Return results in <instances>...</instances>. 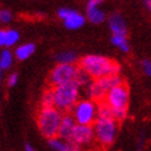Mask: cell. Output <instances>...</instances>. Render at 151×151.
<instances>
[{
	"label": "cell",
	"instance_id": "cell-13",
	"mask_svg": "<svg viewBox=\"0 0 151 151\" xmlns=\"http://www.w3.org/2000/svg\"><path fill=\"white\" fill-rule=\"evenodd\" d=\"M36 50V46L34 43H22V45L17 46L15 50V57L19 61H25L27 60L30 56H32Z\"/></svg>",
	"mask_w": 151,
	"mask_h": 151
},
{
	"label": "cell",
	"instance_id": "cell-1",
	"mask_svg": "<svg viewBox=\"0 0 151 151\" xmlns=\"http://www.w3.org/2000/svg\"><path fill=\"white\" fill-rule=\"evenodd\" d=\"M79 67L92 79L119 76L120 73V65L102 55H86L81 58Z\"/></svg>",
	"mask_w": 151,
	"mask_h": 151
},
{
	"label": "cell",
	"instance_id": "cell-26",
	"mask_svg": "<svg viewBox=\"0 0 151 151\" xmlns=\"http://www.w3.org/2000/svg\"><path fill=\"white\" fill-rule=\"evenodd\" d=\"M17 79H19L17 73H11L9 76V78H8V86L9 87H14L17 83Z\"/></svg>",
	"mask_w": 151,
	"mask_h": 151
},
{
	"label": "cell",
	"instance_id": "cell-25",
	"mask_svg": "<svg viewBox=\"0 0 151 151\" xmlns=\"http://www.w3.org/2000/svg\"><path fill=\"white\" fill-rule=\"evenodd\" d=\"M6 39H8V30H0V47L6 48Z\"/></svg>",
	"mask_w": 151,
	"mask_h": 151
},
{
	"label": "cell",
	"instance_id": "cell-17",
	"mask_svg": "<svg viewBox=\"0 0 151 151\" xmlns=\"http://www.w3.org/2000/svg\"><path fill=\"white\" fill-rule=\"evenodd\" d=\"M111 43L115 47H118L120 51L125 52V53L129 52V50H130L129 42L127 40V36H116V35H113L111 36Z\"/></svg>",
	"mask_w": 151,
	"mask_h": 151
},
{
	"label": "cell",
	"instance_id": "cell-31",
	"mask_svg": "<svg viewBox=\"0 0 151 151\" xmlns=\"http://www.w3.org/2000/svg\"><path fill=\"white\" fill-rule=\"evenodd\" d=\"M1 71H3V70L0 68V82H1Z\"/></svg>",
	"mask_w": 151,
	"mask_h": 151
},
{
	"label": "cell",
	"instance_id": "cell-12",
	"mask_svg": "<svg viewBox=\"0 0 151 151\" xmlns=\"http://www.w3.org/2000/svg\"><path fill=\"white\" fill-rule=\"evenodd\" d=\"M86 20H87V17L84 15H82L81 12L76 10H72L66 20H63V22H65V26L68 30H78L86 24Z\"/></svg>",
	"mask_w": 151,
	"mask_h": 151
},
{
	"label": "cell",
	"instance_id": "cell-18",
	"mask_svg": "<svg viewBox=\"0 0 151 151\" xmlns=\"http://www.w3.org/2000/svg\"><path fill=\"white\" fill-rule=\"evenodd\" d=\"M55 106V96H53V89L50 88L43 92L41 97V108H51Z\"/></svg>",
	"mask_w": 151,
	"mask_h": 151
},
{
	"label": "cell",
	"instance_id": "cell-23",
	"mask_svg": "<svg viewBox=\"0 0 151 151\" xmlns=\"http://www.w3.org/2000/svg\"><path fill=\"white\" fill-rule=\"evenodd\" d=\"M11 19H12V14L9 10H6V9L0 10V22L8 24L11 21Z\"/></svg>",
	"mask_w": 151,
	"mask_h": 151
},
{
	"label": "cell",
	"instance_id": "cell-9",
	"mask_svg": "<svg viewBox=\"0 0 151 151\" xmlns=\"http://www.w3.org/2000/svg\"><path fill=\"white\" fill-rule=\"evenodd\" d=\"M72 140L78 144L87 151H99L97 142H96V135H94L93 125H79L74 128Z\"/></svg>",
	"mask_w": 151,
	"mask_h": 151
},
{
	"label": "cell",
	"instance_id": "cell-3",
	"mask_svg": "<svg viewBox=\"0 0 151 151\" xmlns=\"http://www.w3.org/2000/svg\"><path fill=\"white\" fill-rule=\"evenodd\" d=\"M129 99H130L129 88L125 83H122L111 88L104 98V102L110 106L113 111V118L118 123L123 122L128 115Z\"/></svg>",
	"mask_w": 151,
	"mask_h": 151
},
{
	"label": "cell",
	"instance_id": "cell-21",
	"mask_svg": "<svg viewBox=\"0 0 151 151\" xmlns=\"http://www.w3.org/2000/svg\"><path fill=\"white\" fill-rule=\"evenodd\" d=\"M98 118H113V111L110 109V106L104 100L98 103Z\"/></svg>",
	"mask_w": 151,
	"mask_h": 151
},
{
	"label": "cell",
	"instance_id": "cell-10",
	"mask_svg": "<svg viewBox=\"0 0 151 151\" xmlns=\"http://www.w3.org/2000/svg\"><path fill=\"white\" fill-rule=\"evenodd\" d=\"M76 127H77V123H76L74 118L71 113L63 114V118H62V122H61L60 129H58L57 137H60V139L65 140V141L72 140V135H73Z\"/></svg>",
	"mask_w": 151,
	"mask_h": 151
},
{
	"label": "cell",
	"instance_id": "cell-14",
	"mask_svg": "<svg viewBox=\"0 0 151 151\" xmlns=\"http://www.w3.org/2000/svg\"><path fill=\"white\" fill-rule=\"evenodd\" d=\"M86 17H87V20H89L92 24L98 25V24H102L105 21L106 15L100 8H87Z\"/></svg>",
	"mask_w": 151,
	"mask_h": 151
},
{
	"label": "cell",
	"instance_id": "cell-16",
	"mask_svg": "<svg viewBox=\"0 0 151 151\" xmlns=\"http://www.w3.org/2000/svg\"><path fill=\"white\" fill-rule=\"evenodd\" d=\"M12 62H14V55H12V52L9 48H4L0 52V68L1 70H9L12 66Z\"/></svg>",
	"mask_w": 151,
	"mask_h": 151
},
{
	"label": "cell",
	"instance_id": "cell-11",
	"mask_svg": "<svg viewBox=\"0 0 151 151\" xmlns=\"http://www.w3.org/2000/svg\"><path fill=\"white\" fill-rule=\"evenodd\" d=\"M108 25L113 35L116 36H127L128 34V27H127V21L123 17L122 14L114 12L108 17Z\"/></svg>",
	"mask_w": 151,
	"mask_h": 151
},
{
	"label": "cell",
	"instance_id": "cell-30",
	"mask_svg": "<svg viewBox=\"0 0 151 151\" xmlns=\"http://www.w3.org/2000/svg\"><path fill=\"white\" fill-rule=\"evenodd\" d=\"M25 151H36V150L31 146L30 144H26V145H25Z\"/></svg>",
	"mask_w": 151,
	"mask_h": 151
},
{
	"label": "cell",
	"instance_id": "cell-8",
	"mask_svg": "<svg viewBox=\"0 0 151 151\" xmlns=\"http://www.w3.org/2000/svg\"><path fill=\"white\" fill-rule=\"evenodd\" d=\"M78 72H79V67L76 65L57 63L50 72L48 83L51 86V88L70 83V82L76 81Z\"/></svg>",
	"mask_w": 151,
	"mask_h": 151
},
{
	"label": "cell",
	"instance_id": "cell-15",
	"mask_svg": "<svg viewBox=\"0 0 151 151\" xmlns=\"http://www.w3.org/2000/svg\"><path fill=\"white\" fill-rule=\"evenodd\" d=\"M57 63H63V65H76V62L78 61V56L74 51H62L56 56Z\"/></svg>",
	"mask_w": 151,
	"mask_h": 151
},
{
	"label": "cell",
	"instance_id": "cell-20",
	"mask_svg": "<svg viewBox=\"0 0 151 151\" xmlns=\"http://www.w3.org/2000/svg\"><path fill=\"white\" fill-rule=\"evenodd\" d=\"M20 40V34L15 29L8 30V39H6V48H10L12 46H15Z\"/></svg>",
	"mask_w": 151,
	"mask_h": 151
},
{
	"label": "cell",
	"instance_id": "cell-2",
	"mask_svg": "<svg viewBox=\"0 0 151 151\" xmlns=\"http://www.w3.org/2000/svg\"><path fill=\"white\" fill-rule=\"evenodd\" d=\"M55 96V108H57L63 114L72 111L74 105L79 102L82 87L77 81L52 88Z\"/></svg>",
	"mask_w": 151,
	"mask_h": 151
},
{
	"label": "cell",
	"instance_id": "cell-29",
	"mask_svg": "<svg viewBox=\"0 0 151 151\" xmlns=\"http://www.w3.org/2000/svg\"><path fill=\"white\" fill-rule=\"evenodd\" d=\"M144 4H145V6L147 8V10L151 12V0H144Z\"/></svg>",
	"mask_w": 151,
	"mask_h": 151
},
{
	"label": "cell",
	"instance_id": "cell-5",
	"mask_svg": "<svg viewBox=\"0 0 151 151\" xmlns=\"http://www.w3.org/2000/svg\"><path fill=\"white\" fill-rule=\"evenodd\" d=\"M96 142L99 151L110 147L118 134V122L113 118H98L93 124Z\"/></svg>",
	"mask_w": 151,
	"mask_h": 151
},
{
	"label": "cell",
	"instance_id": "cell-22",
	"mask_svg": "<svg viewBox=\"0 0 151 151\" xmlns=\"http://www.w3.org/2000/svg\"><path fill=\"white\" fill-rule=\"evenodd\" d=\"M140 67H141L144 74H146V76H149V77H151V60H149V58L141 60L140 61Z\"/></svg>",
	"mask_w": 151,
	"mask_h": 151
},
{
	"label": "cell",
	"instance_id": "cell-24",
	"mask_svg": "<svg viewBox=\"0 0 151 151\" xmlns=\"http://www.w3.org/2000/svg\"><path fill=\"white\" fill-rule=\"evenodd\" d=\"M71 11H72V9H68V8H61V9H58V11H57V15H58V17H60V19H62V20H66L67 16L71 14Z\"/></svg>",
	"mask_w": 151,
	"mask_h": 151
},
{
	"label": "cell",
	"instance_id": "cell-28",
	"mask_svg": "<svg viewBox=\"0 0 151 151\" xmlns=\"http://www.w3.org/2000/svg\"><path fill=\"white\" fill-rule=\"evenodd\" d=\"M142 146H144V135L141 134L139 137V141H137V151H141Z\"/></svg>",
	"mask_w": 151,
	"mask_h": 151
},
{
	"label": "cell",
	"instance_id": "cell-7",
	"mask_svg": "<svg viewBox=\"0 0 151 151\" xmlns=\"http://www.w3.org/2000/svg\"><path fill=\"white\" fill-rule=\"evenodd\" d=\"M71 114L79 125H93L98 119V103L92 99H81L74 105Z\"/></svg>",
	"mask_w": 151,
	"mask_h": 151
},
{
	"label": "cell",
	"instance_id": "cell-27",
	"mask_svg": "<svg viewBox=\"0 0 151 151\" xmlns=\"http://www.w3.org/2000/svg\"><path fill=\"white\" fill-rule=\"evenodd\" d=\"M104 3V0H88L87 8H99Z\"/></svg>",
	"mask_w": 151,
	"mask_h": 151
},
{
	"label": "cell",
	"instance_id": "cell-6",
	"mask_svg": "<svg viewBox=\"0 0 151 151\" xmlns=\"http://www.w3.org/2000/svg\"><path fill=\"white\" fill-rule=\"evenodd\" d=\"M124 83L123 78L120 76H109V77L99 78V79H92V82L88 84L84 89L88 99H92L94 102H103L108 92L119 84Z\"/></svg>",
	"mask_w": 151,
	"mask_h": 151
},
{
	"label": "cell",
	"instance_id": "cell-4",
	"mask_svg": "<svg viewBox=\"0 0 151 151\" xmlns=\"http://www.w3.org/2000/svg\"><path fill=\"white\" fill-rule=\"evenodd\" d=\"M63 118V113L60 111L57 108H40L36 115V123L40 133L47 140L57 137L58 129Z\"/></svg>",
	"mask_w": 151,
	"mask_h": 151
},
{
	"label": "cell",
	"instance_id": "cell-19",
	"mask_svg": "<svg viewBox=\"0 0 151 151\" xmlns=\"http://www.w3.org/2000/svg\"><path fill=\"white\" fill-rule=\"evenodd\" d=\"M50 147H52L55 151H68V141H65L60 137H53L48 140Z\"/></svg>",
	"mask_w": 151,
	"mask_h": 151
}]
</instances>
